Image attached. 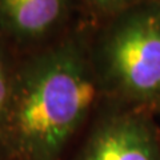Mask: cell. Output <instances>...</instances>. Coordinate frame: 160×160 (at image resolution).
I'll list each match as a JSON object with an SVG mask.
<instances>
[{"mask_svg":"<svg viewBox=\"0 0 160 160\" xmlns=\"http://www.w3.org/2000/svg\"><path fill=\"white\" fill-rule=\"evenodd\" d=\"M96 98L87 48L67 39L33 55L12 73L0 136L23 160H58Z\"/></svg>","mask_w":160,"mask_h":160,"instance_id":"cell-1","label":"cell"},{"mask_svg":"<svg viewBox=\"0 0 160 160\" xmlns=\"http://www.w3.org/2000/svg\"><path fill=\"white\" fill-rule=\"evenodd\" d=\"M103 79L136 103L160 100V2H142L119 12L98 46Z\"/></svg>","mask_w":160,"mask_h":160,"instance_id":"cell-2","label":"cell"},{"mask_svg":"<svg viewBox=\"0 0 160 160\" xmlns=\"http://www.w3.org/2000/svg\"><path fill=\"white\" fill-rule=\"evenodd\" d=\"M82 160H160L152 126L138 115H116L92 132Z\"/></svg>","mask_w":160,"mask_h":160,"instance_id":"cell-3","label":"cell"},{"mask_svg":"<svg viewBox=\"0 0 160 160\" xmlns=\"http://www.w3.org/2000/svg\"><path fill=\"white\" fill-rule=\"evenodd\" d=\"M69 0H0V31L16 42H38L67 15Z\"/></svg>","mask_w":160,"mask_h":160,"instance_id":"cell-4","label":"cell"},{"mask_svg":"<svg viewBox=\"0 0 160 160\" xmlns=\"http://www.w3.org/2000/svg\"><path fill=\"white\" fill-rule=\"evenodd\" d=\"M11 84H12V72L9 71L7 58L4 55L2 46H0V131H2L4 115H6L9 93H11Z\"/></svg>","mask_w":160,"mask_h":160,"instance_id":"cell-5","label":"cell"},{"mask_svg":"<svg viewBox=\"0 0 160 160\" xmlns=\"http://www.w3.org/2000/svg\"><path fill=\"white\" fill-rule=\"evenodd\" d=\"M88 2L99 9H103V11H107V12L119 13L129 7L136 6V4L144 2V0H88Z\"/></svg>","mask_w":160,"mask_h":160,"instance_id":"cell-6","label":"cell"}]
</instances>
